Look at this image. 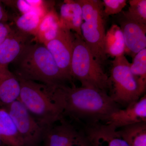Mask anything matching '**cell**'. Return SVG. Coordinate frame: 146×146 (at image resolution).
<instances>
[{
  "label": "cell",
  "instance_id": "obj_1",
  "mask_svg": "<svg viewBox=\"0 0 146 146\" xmlns=\"http://www.w3.org/2000/svg\"><path fill=\"white\" fill-rule=\"evenodd\" d=\"M54 91L63 109V117L68 116L82 125L107 121L120 109L107 92L87 87L53 85Z\"/></svg>",
  "mask_w": 146,
  "mask_h": 146
},
{
  "label": "cell",
  "instance_id": "obj_2",
  "mask_svg": "<svg viewBox=\"0 0 146 146\" xmlns=\"http://www.w3.org/2000/svg\"><path fill=\"white\" fill-rule=\"evenodd\" d=\"M18 78L39 82L47 85L64 84L67 81L44 45L31 43L16 59Z\"/></svg>",
  "mask_w": 146,
  "mask_h": 146
},
{
  "label": "cell",
  "instance_id": "obj_3",
  "mask_svg": "<svg viewBox=\"0 0 146 146\" xmlns=\"http://www.w3.org/2000/svg\"><path fill=\"white\" fill-rule=\"evenodd\" d=\"M18 78L21 85L18 100L42 125L47 128L63 117L53 85Z\"/></svg>",
  "mask_w": 146,
  "mask_h": 146
},
{
  "label": "cell",
  "instance_id": "obj_4",
  "mask_svg": "<svg viewBox=\"0 0 146 146\" xmlns=\"http://www.w3.org/2000/svg\"><path fill=\"white\" fill-rule=\"evenodd\" d=\"M81 6L82 22L81 26L82 38L96 60L100 65H105L107 55L104 49L106 18L100 0H77Z\"/></svg>",
  "mask_w": 146,
  "mask_h": 146
},
{
  "label": "cell",
  "instance_id": "obj_5",
  "mask_svg": "<svg viewBox=\"0 0 146 146\" xmlns=\"http://www.w3.org/2000/svg\"><path fill=\"white\" fill-rule=\"evenodd\" d=\"M71 74L72 78L80 82L82 87L106 92L110 89L109 77L102 66L95 59L82 37L75 33Z\"/></svg>",
  "mask_w": 146,
  "mask_h": 146
},
{
  "label": "cell",
  "instance_id": "obj_6",
  "mask_svg": "<svg viewBox=\"0 0 146 146\" xmlns=\"http://www.w3.org/2000/svg\"><path fill=\"white\" fill-rule=\"evenodd\" d=\"M130 64L124 55L115 58L109 77L111 92L109 96L117 104L126 107L144 94L131 71Z\"/></svg>",
  "mask_w": 146,
  "mask_h": 146
},
{
  "label": "cell",
  "instance_id": "obj_7",
  "mask_svg": "<svg viewBox=\"0 0 146 146\" xmlns=\"http://www.w3.org/2000/svg\"><path fill=\"white\" fill-rule=\"evenodd\" d=\"M15 123L25 146H37L46 128L42 125L17 100L4 108Z\"/></svg>",
  "mask_w": 146,
  "mask_h": 146
},
{
  "label": "cell",
  "instance_id": "obj_8",
  "mask_svg": "<svg viewBox=\"0 0 146 146\" xmlns=\"http://www.w3.org/2000/svg\"><path fill=\"white\" fill-rule=\"evenodd\" d=\"M44 146H91L83 128L78 127L65 118L46 128Z\"/></svg>",
  "mask_w": 146,
  "mask_h": 146
},
{
  "label": "cell",
  "instance_id": "obj_9",
  "mask_svg": "<svg viewBox=\"0 0 146 146\" xmlns=\"http://www.w3.org/2000/svg\"><path fill=\"white\" fill-rule=\"evenodd\" d=\"M74 33L61 27L57 36L45 46L49 51L58 67L66 80L71 81V63L72 54Z\"/></svg>",
  "mask_w": 146,
  "mask_h": 146
},
{
  "label": "cell",
  "instance_id": "obj_10",
  "mask_svg": "<svg viewBox=\"0 0 146 146\" xmlns=\"http://www.w3.org/2000/svg\"><path fill=\"white\" fill-rule=\"evenodd\" d=\"M117 22L122 31L125 43V52L132 58L146 48V25L139 23L118 14Z\"/></svg>",
  "mask_w": 146,
  "mask_h": 146
},
{
  "label": "cell",
  "instance_id": "obj_11",
  "mask_svg": "<svg viewBox=\"0 0 146 146\" xmlns=\"http://www.w3.org/2000/svg\"><path fill=\"white\" fill-rule=\"evenodd\" d=\"M31 36L12 27L8 36L0 45V69H8L9 64L15 61L31 43Z\"/></svg>",
  "mask_w": 146,
  "mask_h": 146
},
{
  "label": "cell",
  "instance_id": "obj_12",
  "mask_svg": "<svg viewBox=\"0 0 146 146\" xmlns=\"http://www.w3.org/2000/svg\"><path fill=\"white\" fill-rule=\"evenodd\" d=\"M83 127L91 146H129L110 125L96 122Z\"/></svg>",
  "mask_w": 146,
  "mask_h": 146
},
{
  "label": "cell",
  "instance_id": "obj_13",
  "mask_svg": "<svg viewBox=\"0 0 146 146\" xmlns=\"http://www.w3.org/2000/svg\"><path fill=\"white\" fill-rule=\"evenodd\" d=\"M146 122V96L112 113L104 123L119 129L136 123Z\"/></svg>",
  "mask_w": 146,
  "mask_h": 146
},
{
  "label": "cell",
  "instance_id": "obj_14",
  "mask_svg": "<svg viewBox=\"0 0 146 146\" xmlns=\"http://www.w3.org/2000/svg\"><path fill=\"white\" fill-rule=\"evenodd\" d=\"M59 16L60 26L74 32L82 37L81 31L82 12L77 0H65L60 6Z\"/></svg>",
  "mask_w": 146,
  "mask_h": 146
},
{
  "label": "cell",
  "instance_id": "obj_15",
  "mask_svg": "<svg viewBox=\"0 0 146 146\" xmlns=\"http://www.w3.org/2000/svg\"><path fill=\"white\" fill-rule=\"evenodd\" d=\"M20 91V82L16 75L9 69H0V107L5 108L18 100Z\"/></svg>",
  "mask_w": 146,
  "mask_h": 146
},
{
  "label": "cell",
  "instance_id": "obj_16",
  "mask_svg": "<svg viewBox=\"0 0 146 146\" xmlns=\"http://www.w3.org/2000/svg\"><path fill=\"white\" fill-rule=\"evenodd\" d=\"M60 29L59 16L54 8H53L42 18L35 39L36 42L46 44L57 36Z\"/></svg>",
  "mask_w": 146,
  "mask_h": 146
},
{
  "label": "cell",
  "instance_id": "obj_17",
  "mask_svg": "<svg viewBox=\"0 0 146 146\" xmlns=\"http://www.w3.org/2000/svg\"><path fill=\"white\" fill-rule=\"evenodd\" d=\"M0 139L5 146H25L13 120L4 108L0 107Z\"/></svg>",
  "mask_w": 146,
  "mask_h": 146
},
{
  "label": "cell",
  "instance_id": "obj_18",
  "mask_svg": "<svg viewBox=\"0 0 146 146\" xmlns=\"http://www.w3.org/2000/svg\"><path fill=\"white\" fill-rule=\"evenodd\" d=\"M106 55L115 58L124 55L125 46L122 31L117 25H112L106 32L104 41Z\"/></svg>",
  "mask_w": 146,
  "mask_h": 146
},
{
  "label": "cell",
  "instance_id": "obj_19",
  "mask_svg": "<svg viewBox=\"0 0 146 146\" xmlns=\"http://www.w3.org/2000/svg\"><path fill=\"white\" fill-rule=\"evenodd\" d=\"M117 129L129 146H146V122L136 123Z\"/></svg>",
  "mask_w": 146,
  "mask_h": 146
},
{
  "label": "cell",
  "instance_id": "obj_20",
  "mask_svg": "<svg viewBox=\"0 0 146 146\" xmlns=\"http://www.w3.org/2000/svg\"><path fill=\"white\" fill-rule=\"evenodd\" d=\"M44 16L35 11L21 14L14 18L16 27L24 33L34 37Z\"/></svg>",
  "mask_w": 146,
  "mask_h": 146
},
{
  "label": "cell",
  "instance_id": "obj_21",
  "mask_svg": "<svg viewBox=\"0 0 146 146\" xmlns=\"http://www.w3.org/2000/svg\"><path fill=\"white\" fill-rule=\"evenodd\" d=\"M130 70L144 94L146 89V48L134 56L132 63H131Z\"/></svg>",
  "mask_w": 146,
  "mask_h": 146
},
{
  "label": "cell",
  "instance_id": "obj_22",
  "mask_svg": "<svg viewBox=\"0 0 146 146\" xmlns=\"http://www.w3.org/2000/svg\"><path fill=\"white\" fill-rule=\"evenodd\" d=\"M128 10L122 11L123 15L130 20L146 25V0H130Z\"/></svg>",
  "mask_w": 146,
  "mask_h": 146
},
{
  "label": "cell",
  "instance_id": "obj_23",
  "mask_svg": "<svg viewBox=\"0 0 146 146\" xmlns=\"http://www.w3.org/2000/svg\"><path fill=\"white\" fill-rule=\"evenodd\" d=\"M102 1L104 13L106 17L121 13L127 3L126 0H103Z\"/></svg>",
  "mask_w": 146,
  "mask_h": 146
},
{
  "label": "cell",
  "instance_id": "obj_24",
  "mask_svg": "<svg viewBox=\"0 0 146 146\" xmlns=\"http://www.w3.org/2000/svg\"><path fill=\"white\" fill-rule=\"evenodd\" d=\"M2 2L10 7L16 9L21 14H25L30 11H35L29 4L27 1H1Z\"/></svg>",
  "mask_w": 146,
  "mask_h": 146
},
{
  "label": "cell",
  "instance_id": "obj_25",
  "mask_svg": "<svg viewBox=\"0 0 146 146\" xmlns=\"http://www.w3.org/2000/svg\"><path fill=\"white\" fill-rule=\"evenodd\" d=\"M11 29L12 27L6 23H0V45L8 36Z\"/></svg>",
  "mask_w": 146,
  "mask_h": 146
},
{
  "label": "cell",
  "instance_id": "obj_26",
  "mask_svg": "<svg viewBox=\"0 0 146 146\" xmlns=\"http://www.w3.org/2000/svg\"><path fill=\"white\" fill-rule=\"evenodd\" d=\"M2 3L1 1H0V23H6L9 19V16Z\"/></svg>",
  "mask_w": 146,
  "mask_h": 146
},
{
  "label": "cell",
  "instance_id": "obj_27",
  "mask_svg": "<svg viewBox=\"0 0 146 146\" xmlns=\"http://www.w3.org/2000/svg\"><path fill=\"white\" fill-rule=\"evenodd\" d=\"M3 145L2 142V141H1V139H0V146H2Z\"/></svg>",
  "mask_w": 146,
  "mask_h": 146
}]
</instances>
